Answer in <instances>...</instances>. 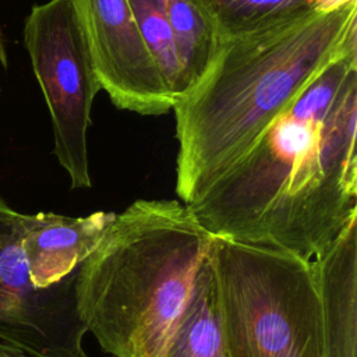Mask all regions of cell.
Instances as JSON below:
<instances>
[{
	"mask_svg": "<svg viewBox=\"0 0 357 357\" xmlns=\"http://www.w3.org/2000/svg\"><path fill=\"white\" fill-rule=\"evenodd\" d=\"M357 49L319 73L185 205L212 236L318 259L357 220Z\"/></svg>",
	"mask_w": 357,
	"mask_h": 357,
	"instance_id": "1",
	"label": "cell"
},
{
	"mask_svg": "<svg viewBox=\"0 0 357 357\" xmlns=\"http://www.w3.org/2000/svg\"><path fill=\"white\" fill-rule=\"evenodd\" d=\"M356 49L357 1L219 40L201 78L172 109L180 202L197 199L304 86Z\"/></svg>",
	"mask_w": 357,
	"mask_h": 357,
	"instance_id": "2",
	"label": "cell"
},
{
	"mask_svg": "<svg viewBox=\"0 0 357 357\" xmlns=\"http://www.w3.org/2000/svg\"><path fill=\"white\" fill-rule=\"evenodd\" d=\"M177 199H137L78 266L79 321L113 357H165L212 243Z\"/></svg>",
	"mask_w": 357,
	"mask_h": 357,
	"instance_id": "3",
	"label": "cell"
},
{
	"mask_svg": "<svg viewBox=\"0 0 357 357\" xmlns=\"http://www.w3.org/2000/svg\"><path fill=\"white\" fill-rule=\"evenodd\" d=\"M208 264L227 357H326L312 262L213 236Z\"/></svg>",
	"mask_w": 357,
	"mask_h": 357,
	"instance_id": "4",
	"label": "cell"
},
{
	"mask_svg": "<svg viewBox=\"0 0 357 357\" xmlns=\"http://www.w3.org/2000/svg\"><path fill=\"white\" fill-rule=\"evenodd\" d=\"M24 43L46 100L53 152L73 188H89L88 128L99 81L71 0H49L31 8Z\"/></svg>",
	"mask_w": 357,
	"mask_h": 357,
	"instance_id": "5",
	"label": "cell"
},
{
	"mask_svg": "<svg viewBox=\"0 0 357 357\" xmlns=\"http://www.w3.org/2000/svg\"><path fill=\"white\" fill-rule=\"evenodd\" d=\"M28 213L0 198V343L31 357H88L75 308V275L46 289L31 282L22 250Z\"/></svg>",
	"mask_w": 357,
	"mask_h": 357,
	"instance_id": "6",
	"label": "cell"
},
{
	"mask_svg": "<svg viewBox=\"0 0 357 357\" xmlns=\"http://www.w3.org/2000/svg\"><path fill=\"white\" fill-rule=\"evenodd\" d=\"M100 89L121 110L159 116L176 99L145 45L128 0H71Z\"/></svg>",
	"mask_w": 357,
	"mask_h": 357,
	"instance_id": "7",
	"label": "cell"
},
{
	"mask_svg": "<svg viewBox=\"0 0 357 357\" xmlns=\"http://www.w3.org/2000/svg\"><path fill=\"white\" fill-rule=\"evenodd\" d=\"M114 218V212L103 211L81 218L53 212L29 215L22 250L32 284L46 289L73 275L95 251Z\"/></svg>",
	"mask_w": 357,
	"mask_h": 357,
	"instance_id": "8",
	"label": "cell"
},
{
	"mask_svg": "<svg viewBox=\"0 0 357 357\" xmlns=\"http://www.w3.org/2000/svg\"><path fill=\"white\" fill-rule=\"evenodd\" d=\"M326 357H357V220L312 262Z\"/></svg>",
	"mask_w": 357,
	"mask_h": 357,
	"instance_id": "9",
	"label": "cell"
},
{
	"mask_svg": "<svg viewBox=\"0 0 357 357\" xmlns=\"http://www.w3.org/2000/svg\"><path fill=\"white\" fill-rule=\"evenodd\" d=\"M163 1L180 64L183 96L204 74L219 40L195 0Z\"/></svg>",
	"mask_w": 357,
	"mask_h": 357,
	"instance_id": "10",
	"label": "cell"
},
{
	"mask_svg": "<svg viewBox=\"0 0 357 357\" xmlns=\"http://www.w3.org/2000/svg\"><path fill=\"white\" fill-rule=\"evenodd\" d=\"M218 40L252 32L286 18L317 11V0H195Z\"/></svg>",
	"mask_w": 357,
	"mask_h": 357,
	"instance_id": "11",
	"label": "cell"
},
{
	"mask_svg": "<svg viewBox=\"0 0 357 357\" xmlns=\"http://www.w3.org/2000/svg\"><path fill=\"white\" fill-rule=\"evenodd\" d=\"M165 357H227L213 311L208 258Z\"/></svg>",
	"mask_w": 357,
	"mask_h": 357,
	"instance_id": "12",
	"label": "cell"
},
{
	"mask_svg": "<svg viewBox=\"0 0 357 357\" xmlns=\"http://www.w3.org/2000/svg\"><path fill=\"white\" fill-rule=\"evenodd\" d=\"M141 36L160 74L177 100L181 96V71L163 0H128Z\"/></svg>",
	"mask_w": 357,
	"mask_h": 357,
	"instance_id": "13",
	"label": "cell"
},
{
	"mask_svg": "<svg viewBox=\"0 0 357 357\" xmlns=\"http://www.w3.org/2000/svg\"><path fill=\"white\" fill-rule=\"evenodd\" d=\"M353 1H357V0H317L315 10L321 11V13H329V11L342 8Z\"/></svg>",
	"mask_w": 357,
	"mask_h": 357,
	"instance_id": "14",
	"label": "cell"
},
{
	"mask_svg": "<svg viewBox=\"0 0 357 357\" xmlns=\"http://www.w3.org/2000/svg\"><path fill=\"white\" fill-rule=\"evenodd\" d=\"M0 357H31V356L15 347L0 343Z\"/></svg>",
	"mask_w": 357,
	"mask_h": 357,
	"instance_id": "15",
	"label": "cell"
},
{
	"mask_svg": "<svg viewBox=\"0 0 357 357\" xmlns=\"http://www.w3.org/2000/svg\"><path fill=\"white\" fill-rule=\"evenodd\" d=\"M0 64L7 68L8 64V57H7V49H6V42H4V36L3 32L0 29Z\"/></svg>",
	"mask_w": 357,
	"mask_h": 357,
	"instance_id": "16",
	"label": "cell"
}]
</instances>
